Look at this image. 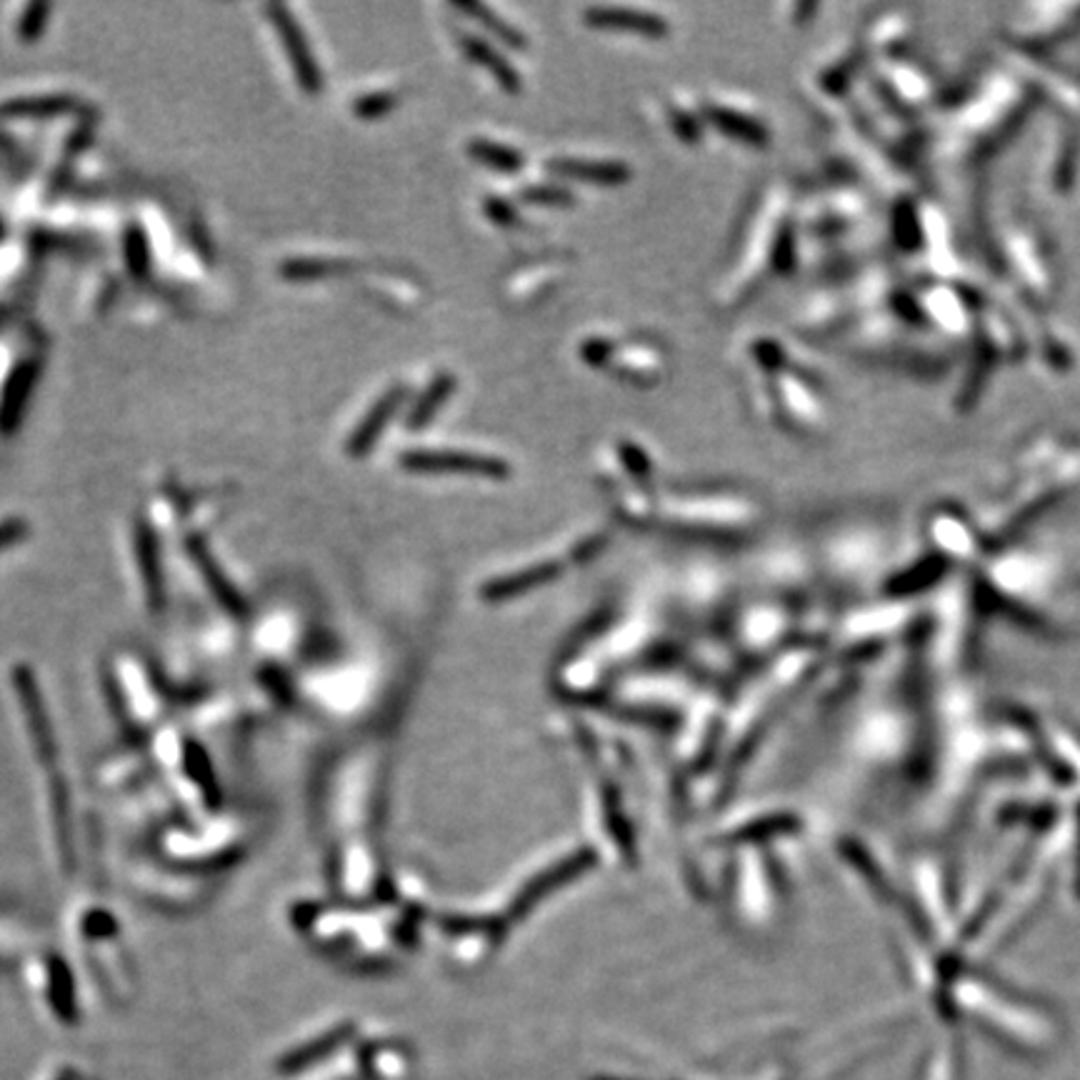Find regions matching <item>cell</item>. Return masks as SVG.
<instances>
[{"mask_svg": "<svg viewBox=\"0 0 1080 1080\" xmlns=\"http://www.w3.org/2000/svg\"><path fill=\"white\" fill-rule=\"evenodd\" d=\"M400 465L413 473H468L488 475V479H506L510 473L504 458L468 454V450L415 448L400 456Z\"/></svg>", "mask_w": 1080, "mask_h": 1080, "instance_id": "cell-1", "label": "cell"}, {"mask_svg": "<svg viewBox=\"0 0 1080 1080\" xmlns=\"http://www.w3.org/2000/svg\"><path fill=\"white\" fill-rule=\"evenodd\" d=\"M268 15H271L273 28L278 30L283 48H286L288 63L293 69V75H296L298 86L303 88L308 96H318L323 90V71L318 69V61L311 46H308L303 28L296 23V18H293L286 5H268Z\"/></svg>", "mask_w": 1080, "mask_h": 1080, "instance_id": "cell-2", "label": "cell"}, {"mask_svg": "<svg viewBox=\"0 0 1080 1080\" xmlns=\"http://www.w3.org/2000/svg\"><path fill=\"white\" fill-rule=\"evenodd\" d=\"M38 375H40L38 358L21 360V363L13 368V373L8 375L3 393H0V433L11 435L23 423V413L25 408H28L33 390H36Z\"/></svg>", "mask_w": 1080, "mask_h": 1080, "instance_id": "cell-3", "label": "cell"}, {"mask_svg": "<svg viewBox=\"0 0 1080 1080\" xmlns=\"http://www.w3.org/2000/svg\"><path fill=\"white\" fill-rule=\"evenodd\" d=\"M408 398V390L404 385H396V388L385 390L383 396L375 400L371 410L363 415V421L356 425V431L350 433L348 438V454L353 458H363L365 454H371L375 443H378L381 435L388 429L393 418L404 406V400Z\"/></svg>", "mask_w": 1080, "mask_h": 1080, "instance_id": "cell-4", "label": "cell"}, {"mask_svg": "<svg viewBox=\"0 0 1080 1080\" xmlns=\"http://www.w3.org/2000/svg\"><path fill=\"white\" fill-rule=\"evenodd\" d=\"M548 169L558 178L588 183V186L618 188L631 181V169L618 161H588V158H553Z\"/></svg>", "mask_w": 1080, "mask_h": 1080, "instance_id": "cell-5", "label": "cell"}, {"mask_svg": "<svg viewBox=\"0 0 1080 1080\" xmlns=\"http://www.w3.org/2000/svg\"><path fill=\"white\" fill-rule=\"evenodd\" d=\"M585 23L593 28L603 30H628L641 33L648 38H663L668 33V23L660 15L646 11H635V8H618V5H596L585 11Z\"/></svg>", "mask_w": 1080, "mask_h": 1080, "instance_id": "cell-6", "label": "cell"}, {"mask_svg": "<svg viewBox=\"0 0 1080 1080\" xmlns=\"http://www.w3.org/2000/svg\"><path fill=\"white\" fill-rule=\"evenodd\" d=\"M706 115L718 131H723L725 136L741 140V144H748V146H756V148L768 146V138H770L768 128L764 123H758L756 119H750V115H745L741 111H733V108H725V105H706Z\"/></svg>", "mask_w": 1080, "mask_h": 1080, "instance_id": "cell-7", "label": "cell"}, {"mask_svg": "<svg viewBox=\"0 0 1080 1080\" xmlns=\"http://www.w3.org/2000/svg\"><path fill=\"white\" fill-rule=\"evenodd\" d=\"M463 46L468 50V55L473 58L475 63L483 65L485 71H488L493 78L498 80V86L506 90V94L510 96H516V94H521L523 90V80H521V75L516 73L513 65H510L504 55L498 53L496 48H493L488 40H483V38H475V36H465L463 38Z\"/></svg>", "mask_w": 1080, "mask_h": 1080, "instance_id": "cell-8", "label": "cell"}, {"mask_svg": "<svg viewBox=\"0 0 1080 1080\" xmlns=\"http://www.w3.org/2000/svg\"><path fill=\"white\" fill-rule=\"evenodd\" d=\"M454 390H456V375L454 373H438L435 378L431 381L429 388L423 390V396L415 400V406L410 408V413H408V429L410 431H421L429 425L435 413L446 406V400L454 396Z\"/></svg>", "mask_w": 1080, "mask_h": 1080, "instance_id": "cell-9", "label": "cell"}, {"mask_svg": "<svg viewBox=\"0 0 1080 1080\" xmlns=\"http://www.w3.org/2000/svg\"><path fill=\"white\" fill-rule=\"evenodd\" d=\"M78 108V100L73 96H30V98H13L0 105L3 119H50V115L71 113Z\"/></svg>", "mask_w": 1080, "mask_h": 1080, "instance_id": "cell-10", "label": "cell"}, {"mask_svg": "<svg viewBox=\"0 0 1080 1080\" xmlns=\"http://www.w3.org/2000/svg\"><path fill=\"white\" fill-rule=\"evenodd\" d=\"M468 153L479 163L500 173H516L523 169V156L516 148L493 144L488 138H473L471 146H468Z\"/></svg>", "mask_w": 1080, "mask_h": 1080, "instance_id": "cell-11", "label": "cell"}, {"mask_svg": "<svg viewBox=\"0 0 1080 1080\" xmlns=\"http://www.w3.org/2000/svg\"><path fill=\"white\" fill-rule=\"evenodd\" d=\"M348 263L340 261H325V258H293V261L281 265V273L286 275L288 281H318V278H328V275L346 273Z\"/></svg>", "mask_w": 1080, "mask_h": 1080, "instance_id": "cell-12", "label": "cell"}, {"mask_svg": "<svg viewBox=\"0 0 1080 1080\" xmlns=\"http://www.w3.org/2000/svg\"><path fill=\"white\" fill-rule=\"evenodd\" d=\"M458 8L463 13L468 15H473V18H479L485 28H488L493 36L500 38V44H506L510 48H516V50H523L525 48V38L518 33L516 28H510V25L504 21V18H498L496 13L491 11V8H485L481 3H458Z\"/></svg>", "mask_w": 1080, "mask_h": 1080, "instance_id": "cell-13", "label": "cell"}, {"mask_svg": "<svg viewBox=\"0 0 1080 1080\" xmlns=\"http://www.w3.org/2000/svg\"><path fill=\"white\" fill-rule=\"evenodd\" d=\"M123 253H125V263H128V271L136 275V278H144L150 268V250H148L146 233L136 228V225H131V228L125 231Z\"/></svg>", "mask_w": 1080, "mask_h": 1080, "instance_id": "cell-14", "label": "cell"}, {"mask_svg": "<svg viewBox=\"0 0 1080 1080\" xmlns=\"http://www.w3.org/2000/svg\"><path fill=\"white\" fill-rule=\"evenodd\" d=\"M50 13H53V5L50 3H30L25 8L18 21V38L23 44H36V40L44 36Z\"/></svg>", "mask_w": 1080, "mask_h": 1080, "instance_id": "cell-15", "label": "cell"}, {"mask_svg": "<svg viewBox=\"0 0 1080 1080\" xmlns=\"http://www.w3.org/2000/svg\"><path fill=\"white\" fill-rule=\"evenodd\" d=\"M396 105H398L396 94H390V90H378V94H368L363 98H358L356 105H353V113L365 121H373V119H381V115H385V113H390Z\"/></svg>", "mask_w": 1080, "mask_h": 1080, "instance_id": "cell-16", "label": "cell"}, {"mask_svg": "<svg viewBox=\"0 0 1080 1080\" xmlns=\"http://www.w3.org/2000/svg\"><path fill=\"white\" fill-rule=\"evenodd\" d=\"M525 198H529L531 203H543V206H571L573 203L571 193H568L566 188H560V186L531 188V190H525Z\"/></svg>", "mask_w": 1080, "mask_h": 1080, "instance_id": "cell-17", "label": "cell"}, {"mask_svg": "<svg viewBox=\"0 0 1080 1080\" xmlns=\"http://www.w3.org/2000/svg\"><path fill=\"white\" fill-rule=\"evenodd\" d=\"M25 533H28V525H25V521L21 518H13V521H5V523H0V550L8 548V546H13V543H18L25 538Z\"/></svg>", "mask_w": 1080, "mask_h": 1080, "instance_id": "cell-18", "label": "cell"}, {"mask_svg": "<svg viewBox=\"0 0 1080 1080\" xmlns=\"http://www.w3.org/2000/svg\"><path fill=\"white\" fill-rule=\"evenodd\" d=\"M610 353H613V346L606 340H600V343H588V346L583 348V356L588 358V363H608V358Z\"/></svg>", "mask_w": 1080, "mask_h": 1080, "instance_id": "cell-19", "label": "cell"}, {"mask_svg": "<svg viewBox=\"0 0 1080 1080\" xmlns=\"http://www.w3.org/2000/svg\"><path fill=\"white\" fill-rule=\"evenodd\" d=\"M0 236H3V225H0Z\"/></svg>", "mask_w": 1080, "mask_h": 1080, "instance_id": "cell-20", "label": "cell"}]
</instances>
